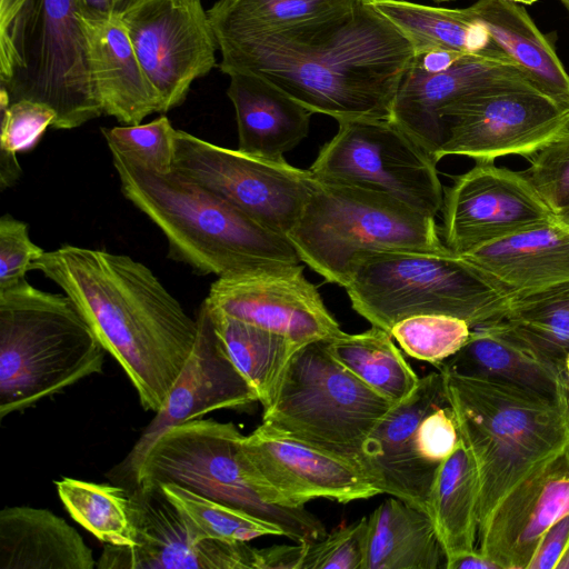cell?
Listing matches in <instances>:
<instances>
[{
  "label": "cell",
  "mask_w": 569,
  "mask_h": 569,
  "mask_svg": "<svg viewBox=\"0 0 569 569\" xmlns=\"http://www.w3.org/2000/svg\"><path fill=\"white\" fill-rule=\"evenodd\" d=\"M220 70L264 78L312 113L390 119L409 39L369 0L282 29L216 33Z\"/></svg>",
  "instance_id": "6da1fadb"
},
{
  "label": "cell",
  "mask_w": 569,
  "mask_h": 569,
  "mask_svg": "<svg viewBox=\"0 0 569 569\" xmlns=\"http://www.w3.org/2000/svg\"><path fill=\"white\" fill-rule=\"evenodd\" d=\"M30 269L71 299L143 409L160 410L194 347L197 318L147 266L126 254L64 244L44 251Z\"/></svg>",
  "instance_id": "7a4b0ae2"
},
{
  "label": "cell",
  "mask_w": 569,
  "mask_h": 569,
  "mask_svg": "<svg viewBox=\"0 0 569 569\" xmlns=\"http://www.w3.org/2000/svg\"><path fill=\"white\" fill-rule=\"evenodd\" d=\"M123 196L164 234L169 257L218 278L281 272L301 260L289 239L173 170L158 173L110 149Z\"/></svg>",
  "instance_id": "3957f363"
},
{
  "label": "cell",
  "mask_w": 569,
  "mask_h": 569,
  "mask_svg": "<svg viewBox=\"0 0 569 569\" xmlns=\"http://www.w3.org/2000/svg\"><path fill=\"white\" fill-rule=\"evenodd\" d=\"M441 373L460 439L477 471L479 530L517 483L569 450V401L552 402L498 382Z\"/></svg>",
  "instance_id": "277c9868"
},
{
  "label": "cell",
  "mask_w": 569,
  "mask_h": 569,
  "mask_svg": "<svg viewBox=\"0 0 569 569\" xmlns=\"http://www.w3.org/2000/svg\"><path fill=\"white\" fill-rule=\"evenodd\" d=\"M0 104L42 102L53 129L103 114L79 0H0Z\"/></svg>",
  "instance_id": "5b68a950"
},
{
  "label": "cell",
  "mask_w": 569,
  "mask_h": 569,
  "mask_svg": "<svg viewBox=\"0 0 569 569\" xmlns=\"http://www.w3.org/2000/svg\"><path fill=\"white\" fill-rule=\"evenodd\" d=\"M106 350L67 295L0 290V418L101 373Z\"/></svg>",
  "instance_id": "8992f818"
},
{
  "label": "cell",
  "mask_w": 569,
  "mask_h": 569,
  "mask_svg": "<svg viewBox=\"0 0 569 569\" xmlns=\"http://www.w3.org/2000/svg\"><path fill=\"white\" fill-rule=\"evenodd\" d=\"M352 308L390 332L416 315H446L470 327L505 318L513 292L467 257L441 251H390L365 258L346 287Z\"/></svg>",
  "instance_id": "52a82bcc"
},
{
  "label": "cell",
  "mask_w": 569,
  "mask_h": 569,
  "mask_svg": "<svg viewBox=\"0 0 569 569\" xmlns=\"http://www.w3.org/2000/svg\"><path fill=\"white\" fill-rule=\"evenodd\" d=\"M287 238L301 262L343 288L369 256L448 248L435 218L379 192L318 180Z\"/></svg>",
  "instance_id": "ba28073f"
},
{
  "label": "cell",
  "mask_w": 569,
  "mask_h": 569,
  "mask_svg": "<svg viewBox=\"0 0 569 569\" xmlns=\"http://www.w3.org/2000/svg\"><path fill=\"white\" fill-rule=\"evenodd\" d=\"M242 437L233 422L213 419L198 418L173 426L147 450L136 487L174 483L274 523L296 542L322 538L325 526L305 507L270 501L242 451Z\"/></svg>",
  "instance_id": "9c48e42d"
},
{
  "label": "cell",
  "mask_w": 569,
  "mask_h": 569,
  "mask_svg": "<svg viewBox=\"0 0 569 569\" xmlns=\"http://www.w3.org/2000/svg\"><path fill=\"white\" fill-rule=\"evenodd\" d=\"M393 405L337 361L326 340H318L293 353L262 423L358 462L366 438Z\"/></svg>",
  "instance_id": "30bf717a"
},
{
  "label": "cell",
  "mask_w": 569,
  "mask_h": 569,
  "mask_svg": "<svg viewBox=\"0 0 569 569\" xmlns=\"http://www.w3.org/2000/svg\"><path fill=\"white\" fill-rule=\"evenodd\" d=\"M335 137L322 146L310 167L322 182L386 194L435 218L443 187L435 159L390 119L339 120Z\"/></svg>",
  "instance_id": "8fae6325"
},
{
  "label": "cell",
  "mask_w": 569,
  "mask_h": 569,
  "mask_svg": "<svg viewBox=\"0 0 569 569\" xmlns=\"http://www.w3.org/2000/svg\"><path fill=\"white\" fill-rule=\"evenodd\" d=\"M173 170L286 237L316 184L310 170L296 168L283 158L217 146L179 129Z\"/></svg>",
  "instance_id": "7c38bea8"
},
{
  "label": "cell",
  "mask_w": 569,
  "mask_h": 569,
  "mask_svg": "<svg viewBox=\"0 0 569 569\" xmlns=\"http://www.w3.org/2000/svg\"><path fill=\"white\" fill-rule=\"evenodd\" d=\"M445 141L437 160L463 156L490 163L517 154L533 157L569 131V106L533 87L491 90L441 111Z\"/></svg>",
  "instance_id": "4fadbf2b"
},
{
  "label": "cell",
  "mask_w": 569,
  "mask_h": 569,
  "mask_svg": "<svg viewBox=\"0 0 569 569\" xmlns=\"http://www.w3.org/2000/svg\"><path fill=\"white\" fill-rule=\"evenodd\" d=\"M119 17L160 113L180 106L192 82L216 66L218 41L201 0H138Z\"/></svg>",
  "instance_id": "5bb4252c"
},
{
  "label": "cell",
  "mask_w": 569,
  "mask_h": 569,
  "mask_svg": "<svg viewBox=\"0 0 569 569\" xmlns=\"http://www.w3.org/2000/svg\"><path fill=\"white\" fill-rule=\"evenodd\" d=\"M443 243L465 256L512 233L556 219L522 171L476 164L443 189Z\"/></svg>",
  "instance_id": "9a60e30c"
},
{
  "label": "cell",
  "mask_w": 569,
  "mask_h": 569,
  "mask_svg": "<svg viewBox=\"0 0 569 569\" xmlns=\"http://www.w3.org/2000/svg\"><path fill=\"white\" fill-rule=\"evenodd\" d=\"M197 322L194 347L164 405L156 412L127 457L108 473L114 485L129 490L136 488L147 450L167 429L212 411L259 402L256 391L223 348L204 302L199 309Z\"/></svg>",
  "instance_id": "2e32d148"
},
{
  "label": "cell",
  "mask_w": 569,
  "mask_h": 569,
  "mask_svg": "<svg viewBox=\"0 0 569 569\" xmlns=\"http://www.w3.org/2000/svg\"><path fill=\"white\" fill-rule=\"evenodd\" d=\"M241 447L273 505L302 508L317 498L346 503L380 495L358 462L264 423L243 436Z\"/></svg>",
  "instance_id": "e0dca14e"
},
{
  "label": "cell",
  "mask_w": 569,
  "mask_h": 569,
  "mask_svg": "<svg viewBox=\"0 0 569 569\" xmlns=\"http://www.w3.org/2000/svg\"><path fill=\"white\" fill-rule=\"evenodd\" d=\"M136 543H104L99 569H257V549L244 541L198 540L159 487L130 490Z\"/></svg>",
  "instance_id": "ac0fdd59"
},
{
  "label": "cell",
  "mask_w": 569,
  "mask_h": 569,
  "mask_svg": "<svg viewBox=\"0 0 569 569\" xmlns=\"http://www.w3.org/2000/svg\"><path fill=\"white\" fill-rule=\"evenodd\" d=\"M302 271L299 264L281 272L218 278L204 302L300 346L338 337L343 331Z\"/></svg>",
  "instance_id": "d6986e66"
},
{
  "label": "cell",
  "mask_w": 569,
  "mask_h": 569,
  "mask_svg": "<svg viewBox=\"0 0 569 569\" xmlns=\"http://www.w3.org/2000/svg\"><path fill=\"white\" fill-rule=\"evenodd\" d=\"M519 87L537 88L518 66L510 62L465 56L437 73L427 72L411 62L398 86L390 120L438 162L437 153L445 141L441 120L445 108L478 93Z\"/></svg>",
  "instance_id": "ffe728a7"
},
{
  "label": "cell",
  "mask_w": 569,
  "mask_h": 569,
  "mask_svg": "<svg viewBox=\"0 0 569 569\" xmlns=\"http://www.w3.org/2000/svg\"><path fill=\"white\" fill-rule=\"evenodd\" d=\"M448 403L441 371L419 379L416 389L395 403L366 438L358 463L380 493L399 498L427 512L435 469L416 449V432L423 417ZM428 513V512H427Z\"/></svg>",
  "instance_id": "44dd1931"
},
{
  "label": "cell",
  "mask_w": 569,
  "mask_h": 569,
  "mask_svg": "<svg viewBox=\"0 0 569 569\" xmlns=\"http://www.w3.org/2000/svg\"><path fill=\"white\" fill-rule=\"evenodd\" d=\"M569 513V450L517 483L478 530L480 551L500 569H527L536 547Z\"/></svg>",
  "instance_id": "7402d4cb"
},
{
  "label": "cell",
  "mask_w": 569,
  "mask_h": 569,
  "mask_svg": "<svg viewBox=\"0 0 569 569\" xmlns=\"http://www.w3.org/2000/svg\"><path fill=\"white\" fill-rule=\"evenodd\" d=\"M81 20L103 114L124 124H139L149 114L160 112L159 97L139 62L120 17Z\"/></svg>",
  "instance_id": "603a6c76"
},
{
  "label": "cell",
  "mask_w": 569,
  "mask_h": 569,
  "mask_svg": "<svg viewBox=\"0 0 569 569\" xmlns=\"http://www.w3.org/2000/svg\"><path fill=\"white\" fill-rule=\"evenodd\" d=\"M439 370L506 385L552 402L568 400L562 367L546 360L493 325L471 329Z\"/></svg>",
  "instance_id": "cb8c5ba5"
},
{
  "label": "cell",
  "mask_w": 569,
  "mask_h": 569,
  "mask_svg": "<svg viewBox=\"0 0 569 569\" xmlns=\"http://www.w3.org/2000/svg\"><path fill=\"white\" fill-rule=\"evenodd\" d=\"M228 76L239 150L283 158L308 136L311 111L262 77L244 71Z\"/></svg>",
  "instance_id": "d4e9b609"
},
{
  "label": "cell",
  "mask_w": 569,
  "mask_h": 569,
  "mask_svg": "<svg viewBox=\"0 0 569 569\" xmlns=\"http://www.w3.org/2000/svg\"><path fill=\"white\" fill-rule=\"evenodd\" d=\"M515 295L569 280V228L553 221L481 246L465 254Z\"/></svg>",
  "instance_id": "484cf974"
},
{
  "label": "cell",
  "mask_w": 569,
  "mask_h": 569,
  "mask_svg": "<svg viewBox=\"0 0 569 569\" xmlns=\"http://www.w3.org/2000/svg\"><path fill=\"white\" fill-rule=\"evenodd\" d=\"M536 0H477L463 12L481 23L493 43L546 94L569 106V72L553 42L527 7Z\"/></svg>",
  "instance_id": "4316f807"
},
{
  "label": "cell",
  "mask_w": 569,
  "mask_h": 569,
  "mask_svg": "<svg viewBox=\"0 0 569 569\" xmlns=\"http://www.w3.org/2000/svg\"><path fill=\"white\" fill-rule=\"evenodd\" d=\"M91 548L63 518L44 508L0 511V569H93Z\"/></svg>",
  "instance_id": "83f0119b"
},
{
  "label": "cell",
  "mask_w": 569,
  "mask_h": 569,
  "mask_svg": "<svg viewBox=\"0 0 569 569\" xmlns=\"http://www.w3.org/2000/svg\"><path fill=\"white\" fill-rule=\"evenodd\" d=\"M446 555L430 516L396 497L368 517L362 569H439Z\"/></svg>",
  "instance_id": "f1b7e54d"
},
{
  "label": "cell",
  "mask_w": 569,
  "mask_h": 569,
  "mask_svg": "<svg viewBox=\"0 0 569 569\" xmlns=\"http://www.w3.org/2000/svg\"><path fill=\"white\" fill-rule=\"evenodd\" d=\"M411 42L415 52L445 49L513 63L478 21L463 9L438 8L407 0H369ZM515 64V63H513Z\"/></svg>",
  "instance_id": "f546056e"
},
{
  "label": "cell",
  "mask_w": 569,
  "mask_h": 569,
  "mask_svg": "<svg viewBox=\"0 0 569 569\" xmlns=\"http://www.w3.org/2000/svg\"><path fill=\"white\" fill-rule=\"evenodd\" d=\"M477 505V471L461 441L438 467L427 501V512L436 528L446 560L475 549L478 533Z\"/></svg>",
  "instance_id": "4dcf8cb0"
},
{
  "label": "cell",
  "mask_w": 569,
  "mask_h": 569,
  "mask_svg": "<svg viewBox=\"0 0 569 569\" xmlns=\"http://www.w3.org/2000/svg\"><path fill=\"white\" fill-rule=\"evenodd\" d=\"M207 307L229 358L256 391L263 409L267 408L277 393L291 357L302 346Z\"/></svg>",
  "instance_id": "1f68e13d"
},
{
  "label": "cell",
  "mask_w": 569,
  "mask_h": 569,
  "mask_svg": "<svg viewBox=\"0 0 569 569\" xmlns=\"http://www.w3.org/2000/svg\"><path fill=\"white\" fill-rule=\"evenodd\" d=\"M326 346L346 369L392 403L410 396L419 382L392 336L379 327L356 335L342 332L326 340Z\"/></svg>",
  "instance_id": "d6a6232c"
},
{
  "label": "cell",
  "mask_w": 569,
  "mask_h": 569,
  "mask_svg": "<svg viewBox=\"0 0 569 569\" xmlns=\"http://www.w3.org/2000/svg\"><path fill=\"white\" fill-rule=\"evenodd\" d=\"M488 325L563 369L569 355V280L531 293L515 295L505 318Z\"/></svg>",
  "instance_id": "836d02e7"
},
{
  "label": "cell",
  "mask_w": 569,
  "mask_h": 569,
  "mask_svg": "<svg viewBox=\"0 0 569 569\" xmlns=\"http://www.w3.org/2000/svg\"><path fill=\"white\" fill-rule=\"evenodd\" d=\"M61 502L71 518L103 543L131 547L136 525L131 492L118 485L63 477L56 481Z\"/></svg>",
  "instance_id": "e575fe53"
},
{
  "label": "cell",
  "mask_w": 569,
  "mask_h": 569,
  "mask_svg": "<svg viewBox=\"0 0 569 569\" xmlns=\"http://www.w3.org/2000/svg\"><path fill=\"white\" fill-rule=\"evenodd\" d=\"M158 487L181 512L198 540L248 542L263 536H283V531L274 523L242 509L203 497L174 483L166 482Z\"/></svg>",
  "instance_id": "d590c367"
},
{
  "label": "cell",
  "mask_w": 569,
  "mask_h": 569,
  "mask_svg": "<svg viewBox=\"0 0 569 569\" xmlns=\"http://www.w3.org/2000/svg\"><path fill=\"white\" fill-rule=\"evenodd\" d=\"M361 0H219L208 14L214 33L282 29L321 18Z\"/></svg>",
  "instance_id": "8d00e7d4"
},
{
  "label": "cell",
  "mask_w": 569,
  "mask_h": 569,
  "mask_svg": "<svg viewBox=\"0 0 569 569\" xmlns=\"http://www.w3.org/2000/svg\"><path fill=\"white\" fill-rule=\"evenodd\" d=\"M389 333L408 356L437 367L466 343L471 327L451 316L416 315L395 323Z\"/></svg>",
  "instance_id": "74e56055"
},
{
  "label": "cell",
  "mask_w": 569,
  "mask_h": 569,
  "mask_svg": "<svg viewBox=\"0 0 569 569\" xmlns=\"http://www.w3.org/2000/svg\"><path fill=\"white\" fill-rule=\"evenodd\" d=\"M109 146L129 160L158 173L173 169L177 129L166 116L146 124L101 128Z\"/></svg>",
  "instance_id": "f35d334b"
},
{
  "label": "cell",
  "mask_w": 569,
  "mask_h": 569,
  "mask_svg": "<svg viewBox=\"0 0 569 569\" xmlns=\"http://www.w3.org/2000/svg\"><path fill=\"white\" fill-rule=\"evenodd\" d=\"M368 517L307 543L301 569H362Z\"/></svg>",
  "instance_id": "ab89813d"
},
{
  "label": "cell",
  "mask_w": 569,
  "mask_h": 569,
  "mask_svg": "<svg viewBox=\"0 0 569 569\" xmlns=\"http://www.w3.org/2000/svg\"><path fill=\"white\" fill-rule=\"evenodd\" d=\"M1 134L0 154H14L31 150L57 119L49 106L21 99L9 104H0Z\"/></svg>",
  "instance_id": "60d3db41"
},
{
  "label": "cell",
  "mask_w": 569,
  "mask_h": 569,
  "mask_svg": "<svg viewBox=\"0 0 569 569\" xmlns=\"http://www.w3.org/2000/svg\"><path fill=\"white\" fill-rule=\"evenodd\" d=\"M522 172L555 214L569 204V131L535 154Z\"/></svg>",
  "instance_id": "b9f144b4"
},
{
  "label": "cell",
  "mask_w": 569,
  "mask_h": 569,
  "mask_svg": "<svg viewBox=\"0 0 569 569\" xmlns=\"http://www.w3.org/2000/svg\"><path fill=\"white\" fill-rule=\"evenodd\" d=\"M44 251L29 237L28 224L4 214L0 219V290L26 280L33 261Z\"/></svg>",
  "instance_id": "7bdbcfd3"
},
{
  "label": "cell",
  "mask_w": 569,
  "mask_h": 569,
  "mask_svg": "<svg viewBox=\"0 0 569 569\" xmlns=\"http://www.w3.org/2000/svg\"><path fill=\"white\" fill-rule=\"evenodd\" d=\"M461 439L453 411L449 403L438 406L420 421L416 432L419 458L437 470L460 445Z\"/></svg>",
  "instance_id": "ee69618b"
},
{
  "label": "cell",
  "mask_w": 569,
  "mask_h": 569,
  "mask_svg": "<svg viewBox=\"0 0 569 569\" xmlns=\"http://www.w3.org/2000/svg\"><path fill=\"white\" fill-rule=\"evenodd\" d=\"M569 542V513L557 520L540 538L527 569H556Z\"/></svg>",
  "instance_id": "f6af8a7d"
},
{
  "label": "cell",
  "mask_w": 569,
  "mask_h": 569,
  "mask_svg": "<svg viewBox=\"0 0 569 569\" xmlns=\"http://www.w3.org/2000/svg\"><path fill=\"white\" fill-rule=\"evenodd\" d=\"M307 542L257 549V569H301Z\"/></svg>",
  "instance_id": "bcb514c9"
},
{
  "label": "cell",
  "mask_w": 569,
  "mask_h": 569,
  "mask_svg": "<svg viewBox=\"0 0 569 569\" xmlns=\"http://www.w3.org/2000/svg\"><path fill=\"white\" fill-rule=\"evenodd\" d=\"M465 56L467 54L445 49H429L415 52L412 64L427 72L437 73L449 69Z\"/></svg>",
  "instance_id": "7dc6e473"
},
{
  "label": "cell",
  "mask_w": 569,
  "mask_h": 569,
  "mask_svg": "<svg viewBox=\"0 0 569 569\" xmlns=\"http://www.w3.org/2000/svg\"><path fill=\"white\" fill-rule=\"evenodd\" d=\"M446 569H500V567L480 550L457 553L446 560Z\"/></svg>",
  "instance_id": "c3c4849f"
},
{
  "label": "cell",
  "mask_w": 569,
  "mask_h": 569,
  "mask_svg": "<svg viewBox=\"0 0 569 569\" xmlns=\"http://www.w3.org/2000/svg\"><path fill=\"white\" fill-rule=\"evenodd\" d=\"M81 18L103 19L114 14L111 0H79Z\"/></svg>",
  "instance_id": "681fc988"
},
{
  "label": "cell",
  "mask_w": 569,
  "mask_h": 569,
  "mask_svg": "<svg viewBox=\"0 0 569 569\" xmlns=\"http://www.w3.org/2000/svg\"><path fill=\"white\" fill-rule=\"evenodd\" d=\"M138 0H111L114 14H117V16L122 14L126 10H128Z\"/></svg>",
  "instance_id": "f907efd6"
},
{
  "label": "cell",
  "mask_w": 569,
  "mask_h": 569,
  "mask_svg": "<svg viewBox=\"0 0 569 569\" xmlns=\"http://www.w3.org/2000/svg\"><path fill=\"white\" fill-rule=\"evenodd\" d=\"M556 219L558 222L569 228V204L556 213Z\"/></svg>",
  "instance_id": "816d5d0a"
},
{
  "label": "cell",
  "mask_w": 569,
  "mask_h": 569,
  "mask_svg": "<svg viewBox=\"0 0 569 569\" xmlns=\"http://www.w3.org/2000/svg\"><path fill=\"white\" fill-rule=\"evenodd\" d=\"M556 569H569V542L560 560L558 561Z\"/></svg>",
  "instance_id": "f5cc1de1"
},
{
  "label": "cell",
  "mask_w": 569,
  "mask_h": 569,
  "mask_svg": "<svg viewBox=\"0 0 569 569\" xmlns=\"http://www.w3.org/2000/svg\"><path fill=\"white\" fill-rule=\"evenodd\" d=\"M563 373L567 382V389H568V400H569V355L566 357L563 361Z\"/></svg>",
  "instance_id": "db71d44e"
},
{
  "label": "cell",
  "mask_w": 569,
  "mask_h": 569,
  "mask_svg": "<svg viewBox=\"0 0 569 569\" xmlns=\"http://www.w3.org/2000/svg\"><path fill=\"white\" fill-rule=\"evenodd\" d=\"M569 13V0H559Z\"/></svg>",
  "instance_id": "11a10c76"
},
{
  "label": "cell",
  "mask_w": 569,
  "mask_h": 569,
  "mask_svg": "<svg viewBox=\"0 0 569 569\" xmlns=\"http://www.w3.org/2000/svg\"><path fill=\"white\" fill-rule=\"evenodd\" d=\"M436 2H445V1H452V0H433Z\"/></svg>",
  "instance_id": "9f6ffc18"
}]
</instances>
